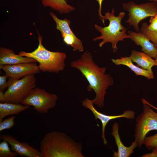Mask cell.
Segmentation results:
<instances>
[{
    "label": "cell",
    "instance_id": "7",
    "mask_svg": "<svg viewBox=\"0 0 157 157\" xmlns=\"http://www.w3.org/2000/svg\"><path fill=\"white\" fill-rule=\"evenodd\" d=\"M123 9L129 12V18L125 22L133 26L137 32L140 31L138 25L144 19L157 14V3L147 2L138 4L130 1L122 4Z\"/></svg>",
    "mask_w": 157,
    "mask_h": 157
},
{
    "label": "cell",
    "instance_id": "29",
    "mask_svg": "<svg viewBox=\"0 0 157 157\" xmlns=\"http://www.w3.org/2000/svg\"><path fill=\"white\" fill-rule=\"evenodd\" d=\"M142 103H146L149 105L151 107H152L154 108L157 111V108L154 106H153L152 105L150 104L149 102L148 101H147L145 99L143 98L142 99Z\"/></svg>",
    "mask_w": 157,
    "mask_h": 157
},
{
    "label": "cell",
    "instance_id": "31",
    "mask_svg": "<svg viewBox=\"0 0 157 157\" xmlns=\"http://www.w3.org/2000/svg\"><path fill=\"white\" fill-rule=\"evenodd\" d=\"M155 59L156 62L155 66H157V56Z\"/></svg>",
    "mask_w": 157,
    "mask_h": 157
},
{
    "label": "cell",
    "instance_id": "14",
    "mask_svg": "<svg viewBox=\"0 0 157 157\" xmlns=\"http://www.w3.org/2000/svg\"><path fill=\"white\" fill-rule=\"evenodd\" d=\"M111 134L114 138L117 147V151H113L114 157H129L134 152V150L138 146V144L134 140L131 142V145L127 147L122 142L119 132V125L117 123H114L112 127Z\"/></svg>",
    "mask_w": 157,
    "mask_h": 157
},
{
    "label": "cell",
    "instance_id": "20",
    "mask_svg": "<svg viewBox=\"0 0 157 157\" xmlns=\"http://www.w3.org/2000/svg\"><path fill=\"white\" fill-rule=\"evenodd\" d=\"M148 26L147 23H143L141 27L140 31L146 35L157 49V31L149 30L148 28Z\"/></svg>",
    "mask_w": 157,
    "mask_h": 157
},
{
    "label": "cell",
    "instance_id": "8",
    "mask_svg": "<svg viewBox=\"0 0 157 157\" xmlns=\"http://www.w3.org/2000/svg\"><path fill=\"white\" fill-rule=\"evenodd\" d=\"M58 98L57 95L51 94L45 90L35 88L21 103L22 104L32 106L33 109L41 114L47 113L55 107Z\"/></svg>",
    "mask_w": 157,
    "mask_h": 157
},
{
    "label": "cell",
    "instance_id": "9",
    "mask_svg": "<svg viewBox=\"0 0 157 157\" xmlns=\"http://www.w3.org/2000/svg\"><path fill=\"white\" fill-rule=\"evenodd\" d=\"M50 15L55 22L56 28L60 32L64 43L72 47L74 51H83L84 47L82 41L70 28V21L66 18L63 20L60 19L52 12H50Z\"/></svg>",
    "mask_w": 157,
    "mask_h": 157
},
{
    "label": "cell",
    "instance_id": "6",
    "mask_svg": "<svg viewBox=\"0 0 157 157\" xmlns=\"http://www.w3.org/2000/svg\"><path fill=\"white\" fill-rule=\"evenodd\" d=\"M142 103L143 112L136 118L134 130L135 141L140 149L147 134L151 131L157 130V111L155 112L149 105Z\"/></svg>",
    "mask_w": 157,
    "mask_h": 157
},
{
    "label": "cell",
    "instance_id": "33",
    "mask_svg": "<svg viewBox=\"0 0 157 157\" xmlns=\"http://www.w3.org/2000/svg\"><path fill=\"white\" fill-rule=\"evenodd\" d=\"M65 0L67 2L68 1V0Z\"/></svg>",
    "mask_w": 157,
    "mask_h": 157
},
{
    "label": "cell",
    "instance_id": "25",
    "mask_svg": "<svg viewBox=\"0 0 157 157\" xmlns=\"http://www.w3.org/2000/svg\"><path fill=\"white\" fill-rule=\"evenodd\" d=\"M149 22L148 29L151 31H157V14L154 16L150 17Z\"/></svg>",
    "mask_w": 157,
    "mask_h": 157
},
{
    "label": "cell",
    "instance_id": "32",
    "mask_svg": "<svg viewBox=\"0 0 157 157\" xmlns=\"http://www.w3.org/2000/svg\"><path fill=\"white\" fill-rule=\"evenodd\" d=\"M150 1L154 2L157 3V0H150Z\"/></svg>",
    "mask_w": 157,
    "mask_h": 157
},
{
    "label": "cell",
    "instance_id": "23",
    "mask_svg": "<svg viewBox=\"0 0 157 157\" xmlns=\"http://www.w3.org/2000/svg\"><path fill=\"white\" fill-rule=\"evenodd\" d=\"M15 117L13 116L2 120L0 122V131L11 129L15 124L14 121Z\"/></svg>",
    "mask_w": 157,
    "mask_h": 157
},
{
    "label": "cell",
    "instance_id": "15",
    "mask_svg": "<svg viewBox=\"0 0 157 157\" xmlns=\"http://www.w3.org/2000/svg\"><path fill=\"white\" fill-rule=\"evenodd\" d=\"M36 62L33 58L15 54L14 51L10 49L3 47L0 48V65H13Z\"/></svg>",
    "mask_w": 157,
    "mask_h": 157
},
{
    "label": "cell",
    "instance_id": "21",
    "mask_svg": "<svg viewBox=\"0 0 157 157\" xmlns=\"http://www.w3.org/2000/svg\"><path fill=\"white\" fill-rule=\"evenodd\" d=\"M8 142L5 140L0 143V157H16L18 154L11 150L8 146Z\"/></svg>",
    "mask_w": 157,
    "mask_h": 157
},
{
    "label": "cell",
    "instance_id": "28",
    "mask_svg": "<svg viewBox=\"0 0 157 157\" xmlns=\"http://www.w3.org/2000/svg\"><path fill=\"white\" fill-rule=\"evenodd\" d=\"M0 102L1 103H5L4 93L1 91H0Z\"/></svg>",
    "mask_w": 157,
    "mask_h": 157
},
{
    "label": "cell",
    "instance_id": "26",
    "mask_svg": "<svg viewBox=\"0 0 157 157\" xmlns=\"http://www.w3.org/2000/svg\"><path fill=\"white\" fill-rule=\"evenodd\" d=\"M141 157H157V153L152 151V152L145 154L141 156Z\"/></svg>",
    "mask_w": 157,
    "mask_h": 157
},
{
    "label": "cell",
    "instance_id": "19",
    "mask_svg": "<svg viewBox=\"0 0 157 157\" xmlns=\"http://www.w3.org/2000/svg\"><path fill=\"white\" fill-rule=\"evenodd\" d=\"M44 7H49L60 14H67L74 11L75 8L68 4L65 0H41Z\"/></svg>",
    "mask_w": 157,
    "mask_h": 157
},
{
    "label": "cell",
    "instance_id": "5",
    "mask_svg": "<svg viewBox=\"0 0 157 157\" xmlns=\"http://www.w3.org/2000/svg\"><path fill=\"white\" fill-rule=\"evenodd\" d=\"M34 74L26 76L20 79L15 80L10 78L8 89L4 92L5 103L21 104L36 86Z\"/></svg>",
    "mask_w": 157,
    "mask_h": 157
},
{
    "label": "cell",
    "instance_id": "11",
    "mask_svg": "<svg viewBox=\"0 0 157 157\" xmlns=\"http://www.w3.org/2000/svg\"><path fill=\"white\" fill-rule=\"evenodd\" d=\"M35 62L22 63L13 65H0L5 74L9 78L17 80L26 76L40 72L39 65Z\"/></svg>",
    "mask_w": 157,
    "mask_h": 157
},
{
    "label": "cell",
    "instance_id": "16",
    "mask_svg": "<svg viewBox=\"0 0 157 157\" xmlns=\"http://www.w3.org/2000/svg\"><path fill=\"white\" fill-rule=\"evenodd\" d=\"M111 60L112 62L115 65H122L127 66L137 76H142L148 79H152L154 78L153 72H150L135 65L133 63L129 56L121 57L120 58L111 59Z\"/></svg>",
    "mask_w": 157,
    "mask_h": 157
},
{
    "label": "cell",
    "instance_id": "27",
    "mask_svg": "<svg viewBox=\"0 0 157 157\" xmlns=\"http://www.w3.org/2000/svg\"><path fill=\"white\" fill-rule=\"evenodd\" d=\"M97 1L99 4V18L102 17L103 15L101 14V10L102 9V5L103 1L104 0H96Z\"/></svg>",
    "mask_w": 157,
    "mask_h": 157
},
{
    "label": "cell",
    "instance_id": "30",
    "mask_svg": "<svg viewBox=\"0 0 157 157\" xmlns=\"http://www.w3.org/2000/svg\"><path fill=\"white\" fill-rule=\"evenodd\" d=\"M152 150L157 153V147L153 149Z\"/></svg>",
    "mask_w": 157,
    "mask_h": 157
},
{
    "label": "cell",
    "instance_id": "3",
    "mask_svg": "<svg viewBox=\"0 0 157 157\" xmlns=\"http://www.w3.org/2000/svg\"><path fill=\"white\" fill-rule=\"evenodd\" d=\"M114 13L115 10L113 8L111 13L107 12L104 15L99 18L104 25V21L106 19L109 20V24L108 26L104 27L94 24L95 28L101 33V35L93 38V40L95 41L102 40L99 44L100 47H101L106 43H111L113 51L115 53L118 49V42L120 41H124L125 38H130V37L126 33L127 29L121 24V21L125 17V13L121 12L117 16L115 15Z\"/></svg>",
    "mask_w": 157,
    "mask_h": 157
},
{
    "label": "cell",
    "instance_id": "10",
    "mask_svg": "<svg viewBox=\"0 0 157 157\" xmlns=\"http://www.w3.org/2000/svg\"><path fill=\"white\" fill-rule=\"evenodd\" d=\"M82 105L85 107L90 110L93 113L95 119H99L102 124L101 138L103 139L104 143L105 145L107 144V141L105 138V129L108 123L111 120L119 118H125L129 119H133L135 117V112L132 110H126L124 113L117 115L110 116L105 115L98 111L94 107L92 100H90L88 98L83 100Z\"/></svg>",
    "mask_w": 157,
    "mask_h": 157
},
{
    "label": "cell",
    "instance_id": "17",
    "mask_svg": "<svg viewBox=\"0 0 157 157\" xmlns=\"http://www.w3.org/2000/svg\"><path fill=\"white\" fill-rule=\"evenodd\" d=\"M129 57L133 62L136 63L139 67L150 72H153L152 68L153 66H155V59H153L144 52L135 50L132 51Z\"/></svg>",
    "mask_w": 157,
    "mask_h": 157
},
{
    "label": "cell",
    "instance_id": "1",
    "mask_svg": "<svg viewBox=\"0 0 157 157\" xmlns=\"http://www.w3.org/2000/svg\"><path fill=\"white\" fill-rule=\"evenodd\" d=\"M71 67L79 70L87 79L89 84L87 87L89 91L93 90L95 93L92 100L93 104L102 108L104 105L106 90L113 84V79L110 74H106V68L99 67L94 61L90 52L86 51L78 59L72 61Z\"/></svg>",
    "mask_w": 157,
    "mask_h": 157
},
{
    "label": "cell",
    "instance_id": "12",
    "mask_svg": "<svg viewBox=\"0 0 157 157\" xmlns=\"http://www.w3.org/2000/svg\"><path fill=\"white\" fill-rule=\"evenodd\" d=\"M0 138L6 140L11 146V149L22 156L41 157V153L37 149L26 142H20L14 137L8 134H1Z\"/></svg>",
    "mask_w": 157,
    "mask_h": 157
},
{
    "label": "cell",
    "instance_id": "13",
    "mask_svg": "<svg viewBox=\"0 0 157 157\" xmlns=\"http://www.w3.org/2000/svg\"><path fill=\"white\" fill-rule=\"evenodd\" d=\"M130 39L137 45L141 47V51L152 58L155 59L157 56V49L149 38L141 31L135 32L131 31L128 32Z\"/></svg>",
    "mask_w": 157,
    "mask_h": 157
},
{
    "label": "cell",
    "instance_id": "22",
    "mask_svg": "<svg viewBox=\"0 0 157 157\" xmlns=\"http://www.w3.org/2000/svg\"><path fill=\"white\" fill-rule=\"evenodd\" d=\"M143 144L148 150H152L157 147V133L152 135L146 137Z\"/></svg>",
    "mask_w": 157,
    "mask_h": 157
},
{
    "label": "cell",
    "instance_id": "24",
    "mask_svg": "<svg viewBox=\"0 0 157 157\" xmlns=\"http://www.w3.org/2000/svg\"><path fill=\"white\" fill-rule=\"evenodd\" d=\"M9 76L5 74L0 76V91L3 92L7 88H8L9 83L6 80Z\"/></svg>",
    "mask_w": 157,
    "mask_h": 157
},
{
    "label": "cell",
    "instance_id": "18",
    "mask_svg": "<svg viewBox=\"0 0 157 157\" xmlns=\"http://www.w3.org/2000/svg\"><path fill=\"white\" fill-rule=\"evenodd\" d=\"M30 106L9 103H0V122L6 117L12 115H18L27 109Z\"/></svg>",
    "mask_w": 157,
    "mask_h": 157
},
{
    "label": "cell",
    "instance_id": "4",
    "mask_svg": "<svg viewBox=\"0 0 157 157\" xmlns=\"http://www.w3.org/2000/svg\"><path fill=\"white\" fill-rule=\"evenodd\" d=\"M39 44L37 48L31 52L22 51L18 55L31 58L39 63L40 70L42 72L58 73L64 70L66 55L59 51L53 52L46 49L42 44V37L37 30Z\"/></svg>",
    "mask_w": 157,
    "mask_h": 157
},
{
    "label": "cell",
    "instance_id": "2",
    "mask_svg": "<svg viewBox=\"0 0 157 157\" xmlns=\"http://www.w3.org/2000/svg\"><path fill=\"white\" fill-rule=\"evenodd\" d=\"M41 157H84L81 144L66 133L54 131L46 133L40 142Z\"/></svg>",
    "mask_w": 157,
    "mask_h": 157
}]
</instances>
